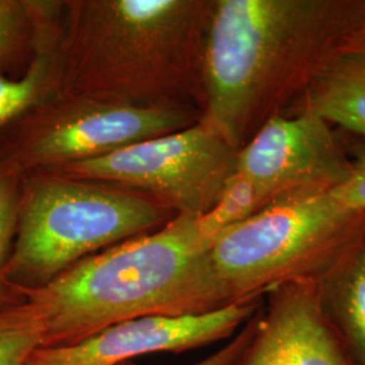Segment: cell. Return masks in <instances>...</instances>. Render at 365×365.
<instances>
[{
    "instance_id": "cell-1",
    "label": "cell",
    "mask_w": 365,
    "mask_h": 365,
    "mask_svg": "<svg viewBox=\"0 0 365 365\" xmlns=\"http://www.w3.org/2000/svg\"><path fill=\"white\" fill-rule=\"evenodd\" d=\"M364 27V0H214L202 119L240 150Z\"/></svg>"
},
{
    "instance_id": "cell-2",
    "label": "cell",
    "mask_w": 365,
    "mask_h": 365,
    "mask_svg": "<svg viewBox=\"0 0 365 365\" xmlns=\"http://www.w3.org/2000/svg\"><path fill=\"white\" fill-rule=\"evenodd\" d=\"M214 0H66L60 93L144 107L203 108Z\"/></svg>"
},
{
    "instance_id": "cell-3",
    "label": "cell",
    "mask_w": 365,
    "mask_h": 365,
    "mask_svg": "<svg viewBox=\"0 0 365 365\" xmlns=\"http://www.w3.org/2000/svg\"><path fill=\"white\" fill-rule=\"evenodd\" d=\"M202 215L178 214L156 232L92 255L38 288H19L41 346L72 344L145 317L225 307L209 262Z\"/></svg>"
},
{
    "instance_id": "cell-4",
    "label": "cell",
    "mask_w": 365,
    "mask_h": 365,
    "mask_svg": "<svg viewBox=\"0 0 365 365\" xmlns=\"http://www.w3.org/2000/svg\"><path fill=\"white\" fill-rule=\"evenodd\" d=\"M149 196L54 172L24 176L6 267L19 288H38L80 260L149 235L176 217Z\"/></svg>"
},
{
    "instance_id": "cell-5",
    "label": "cell",
    "mask_w": 365,
    "mask_h": 365,
    "mask_svg": "<svg viewBox=\"0 0 365 365\" xmlns=\"http://www.w3.org/2000/svg\"><path fill=\"white\" fill-rule=\"evenodd\" d=\"M365 235V212L331 192L274 200L214 237L209 262L225 306L291 282L321 283Z\"/></svg>"
},
{
    "instance_id": "cell-6",
    "label": "cell",
    "mask_w": 365,
    "mask_h": 365,
    "mask_svg": "<svg viewBox=\"0 0 365 365\" xmlns=\"http://www.w3.org/2000/svg\"><path fill=\"white\" fill-rule=\"evenodd\" d=\"M200 118L194 107H144L58 93L16 120L21 126L0 156L24 176L52 172L182 130Z\"/></svg>"
},
{
    "instance_id": "cell-7",
    "label": "cell",
    "mask_w": 365,
    "mask_h": 365,
    "mask_svg": "<svg viewBox=\"0 0 365 365\" xmlns=\"http://www.w3.org/2000/svg\"><path fill=\"white\" fill-rule=\"evenodd\" d=\"M238 150L202 118L188 128L52 170L144 194L175 214L205 215L237 170Z\"/></svg>"
},
{
    "instance_id": "cell-8",
    "label": "cell",
    "mask_w": 365,
    "mask_h": 365,
    "mask_svg": "<svg viewBox=\"0 0 365 365\" xmlns=\"http://www.w3.org/2000/svg\"><path fill=\"white\" fill-rule=\"evenodd\" d=\"M353 163L313 110L269 118L237 153V173L248 180L264 206L291 196L337 190L352 175Z\"/></svg>"
},
{
    "instance_id": "cell-9",
    "label": "cell",
    "mask_w": 365,
    "mask_h": 365,
    "mask_svg": "<svg viewBox=\"0 0 365 365\" xmlns=\"http://www.w3.org/2000/svg\"><path fill=\"white\" fill-rule=\"evenodd\" d=\"M260 309L256 298L209 313L131 319L72 344L38 346L24 365H123L148 354L192 351L233 339Z\"/></svg>"
},
{
    "instance_id": "cell-10",
    "label": "cell",
    "mask_w": 365,
    "mask_h": 365,
    "mask_svg": "<svg viewBox=\"0 0 365 365\" xmlns=\"http://www.w3.org/2000/svg\"><path fill=\"white\" fill-rule=\"evenodd\" d=\"M235 365H351L348 348L314 280L274 288Z\"/></svg>"
},
{
    "instance_id": "cell-11",
    "label": "cell",
    "mask_w": 365,
    "mask_h": 365,
    "mask_svg": "<svg viewBox=\"0 0 365 365\" xmlns=\"http://www.w3.org/2000/svg\"><path fill=\"white\" fill-rule=\"evenodd\" d=\"M63 1H33V54L18 78L0 73V131L60 93L58 41Z\"/></svg>"
},
{
    "instance_id": "cell-12",
    "label": "cell",
    "mask_w": 365,
    "mask_h": 365,
    "mask_svg": "<svg viewBox=\"0 0 365 365\" xmlns=\"http://www.w3.org/2000/svg\"><path fill=\"white\" fill-rule=\"evenodd\" d=\"M303 102L330 125L365 137L364 46L357 41L337 53L310 83Z\"/></svg>"
},
{
    "instance_id": "cell-13",
    "label": "cell",
    "mask_w": 365,
    "mask_h": 365,
    "mask_svg": "<svg viewBox=\"0 0 365 365\" xmlns=\"http://www.w3.org/2000/svg\"><path fill=\"white\" fill-rule=\"evenodd\" d=\"M319 287L327 314L346 348L365 365V235Z\"/></svg>"
},
{
    "instance_id": "cell-14",
    "label": "cell",
    "mask_w": 365,
    "mask_h": 365,
    "mask_svg": "<svg viewBox=\"0 0 365 365\" xmlns=\"http://www.w3.org/2000/svg\"><path fill=\"white\" fill-rule=\"evenodd\" d=\"M22 180L24 175L0 156V307L22 300L19 287L13 284L6 274L16 232Z\"/></svg>"
},
{
    "instance_id": "cell-15",
    "label": "cell",
    "mask_w": 365,
    "mask_h": 365,
    "mask_svg": "<svg viewBox=\"0 0 365 365\" xmlns=\"http://www.w3.org/2000/svg\"><path fill=\"white\" fill-rule=\"evenodd\" d=\"M264 207L260 196L252 184L235 172L217 205L200 217V222L206 235L214 240L223 229L247 220Z\"/></svg>"
},
{
    "instance_id": "cell-16",
    "label": "cell",
    "mask_w": 365,
    "mask_h": 365,
    "mask_svg": "<svg viewBox=\"0 0 365 365\" xmlns=\"http://www.w3.org/2000/svg\"><path fill=\"white\" fill-rule=\"evenodd\" d=\"M41 333L18 303L0 307V365H24L41 346Z\"/></svg>"
},
{
    "instance_id": "cell-17",
    "label": "cell",
    "mask_w": 365,
    "mask_h": 365,
    "mask_svg": "<svg viewBox=\"0 0 365 365\" xmlns=\"http://www.w3.org/2000/svg\"><path fill=\"white\" fill-rule=\"evenodd\" d=\"M34 19L29 0H0V66L24 46L33 48Z\"/></svg>"
},
{
    "instance_id": "cell-18",
    "label": "cell",
    "mask_w": 365,
    "mask_h": 365,
    "mask_svg": "<svg viewBox=\"0 0 365 365\" xmlns=\"http://www.w3.org/2000/svg\"><path fill=\"white\" fill-rule=\"evenodd\" d=\"M257 314L250 318L248 322L241 327L233 339H230L226 345H223L220 351L207 356L206 359L197 361L194 365H235V361L240 359V356L247 349L250 339L256 330V321ZM123 365H135L133 361Z\"/></svg>"
},
{
    "instance_id": "cell-19",
    "label": "cell",
    "mask_w": 365,
    "mask_h": 365,
    "mask_svg": "<svg viewBox=\"0 0 365 365\" xmlns=\"http://www.w3.org/2000/svg\"><path fill=\"white\" fill-rule=\"evenodd\" d=\"M331 194L345 207L365 212V153L353 163L351 178Z\"/></svg>"
},
{
    "instance_id": "cell-20",
    "label": "cell",
    "mask_w": 365,
    "mask_h": 365,
    "mask_svg": "<svg viewBox=\"0 0 365 365\" xmlns=\"http://www.w3.org/2000/svg\"><path fill=\"white\" fill-rule=\"evenodd\" d=\"M359 42L363 45L365 48V27L364 30H363V33H361V36H360V39H359Z\"/></svg>"
}]
</instances>
